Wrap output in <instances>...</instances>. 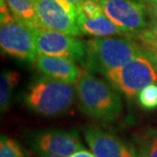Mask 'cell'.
<instances>
[{"label": "cell", "mask_w": 157, "mask_h": 157, "mask_svg": "<svg viewBox=\"0 0 157 157\" xmlns=\"http://www.w3.org/2000/svg\"><path fill=\"white\" fill-rule=\"evenodd\" d=\"M140 105L146 109H154L157 107V85L151 84L146 86L139 94Z\"/></svg>", "instance_id": "18"}, {"label": "cell", "mask_w": 157, "mask_h": 157, "mask_svg": "<svg viewBox=\"0 0 157 157\" xmlns=\"http://www.w3.org/2000/svg\"><path fill=\"white\" fill-rule=\"evenodd\" d=\"M81 111L90 117L112 121L122 112V101L111 84L88 73H81L75 83Z\"/></svg>", "instance_id": "1"}, {"label": "cell", "mask_w": 157, "mask_h": 157, "mask_svg": "<svg viewBox=\"0 0 157 157\" xmlns=\"http://www.w3.org/2000/svg\"><path fill=\"white\" fill-rule=\"evenodd\" d=\"M39 157H61L59 155H40Z\"/></svg>", "instance_id": "24"}, {"label": "cell", "mask_w": 157, "mask_h": 157, "mask_svg": "<svg viewBox=\"0 0 157 157\" xmlns=\"http://www.w3.org/2000/svg\"><path fill=\"white\" fill-rule=\"evenodd\" d=\"M29 145L39 155H55L68 157L85 149L76 131L63 129H44L29 136Z\"/></svg>", "instance_id": "9"}, {"label": "cell", "mask_w": 157, "mask_h": 157, "mask_svg": "<svg viewBox=\"0 0 157 157\" xmlns=\"http://www.w3.org/2000/svg\"><path fill=\"white\" fill-rule=\"evenodd\" d=\"M152 19H157V0H142Z\"/></svg>", "instance_id": "21"}, {"label": "cell", "mask_w": 157, "mask_h": 157, "mask_svg": "<svg viewBox=\"0 0 157 157\" xmlns=\"http://www.w3.org/2000/svg\"><path fill=\"white\" fill-rule=\"evenodd\" d=\"M34 33L38 55L64 57L74 62L85 61L86 42L75 36L44 27L34 30Z\"/></svg>", "instance_id": "8"}, {"label": "cell", "mask_w": 157, "mask_h": 157, "mask_svg": "<svg viewBox=\"0 0 157 157\" xmlns=\"http://www.w3.org/2000/svg\"><path fill=\"white\" fill-rule=\"evenodd\" d=\"M94 1H99V0H94Z\"/></svg>", "instance_id": "25"}, {"label": "cell", "mask_w": 157, "mask_h": 157, "mask_svg": "<svg viewBox=\"0 0 157 157\" xmlns=\"http://www.w3.org/2000/svg\"><path fill=\"white\" fill-rule=\"evenodd\" d=\"M103 75L128 99L135 98L146 86L157 82L156 72L142 51L122 67L107 71Z\"/></svg>", "instance_id": "4"}, {"label": "cell", "mask_w": 157, "mask_h": 157, "mask_svg": "<svg viewBox=\"0 0 157 157\" xmlns=\"http://www.w3.org/2000/svg\"><path fill=\"white\" fill-rule=\"evenodd\" d=\"M37 17L42 27L79 36L77 8L69 0H34Z\"/></svg>", "instance_id": "6"}, {"label": "cell", "mask_w": 157, "mask_h": 157, "mask_svg": "<svg viewBox=\"0 0 157 157\" xmlns=\"http://www.w3.org/2000/svg\"><path fill=\"white\" fill-rule=\"evenodd\" d=\"M142 52L151 62L157 73V47H144L142 49Z\"/></svg>", "instance_id": "20"}, {"label": "cell", "mask_w": 157, "mask_h": 157, "mask_svg": "<svg viewBox=\"0 0 157 157\" xmlns=\"http://www.w3.org/2000/svg\"><path fill=\"white\" fill-rule=\"evenodd\" d=\"M0 157H25L22 147L17 141L6 135L0 139Z\"/></svg>", "instance_id": "17"}, {"label": "cell", "mask_w": 157, "mask_h": 157, "mask_svg": "<svg viewBox=\"0 0 157 157\" xmlns=\"http://www.w3.org/2000/svg\"><path fill=\"white\" fill-rule=\"evenodd\" d=\"M133 39L140 41L144 47H157V19H151L140 33Z\"/></svg>", "instance_id": "16"}, {"label": "cell", "mask_w": 157, "mask_h": 157, "mask_svg": "<svg viewBox=\"0 0 157 157\" xmlns=\"http://www.w3.org/2000/svg\"><path fill=\"white\" fill-rule=\"evenodd\" d=\"M0 45L6 54L23 61L33 62L38 56L34 31L15 17L1 22Z\"/></svg>", "instance_id": "7"}, {"label": "cell", "mask_w": 157, "mask_h": 157, "mask_svg": "<svg viewBox=\"0 0 157 157\" xmlns=\"http://www.w3.org/2000/svg\"><path fill=\"white\" fill-rule=\"evenodd\" d=\"M77 24L80 32L97 38L123 35L116 25L104 14L95 18L86 17L80 9L77 10Z\"/></svg>", "instance_id": "12"}, {"label": "cell", "mask_w": 157, "mask_h": 157, "mask_svg": "<svg viewBox=\"0 0 157 157\" xmlns=\"http://www.w3.org/2000/svg\"><path fill=\"white\" fill-rule=\"evenodd\" d=\"M19 80V74L15 71L5 70L0 77V108L1 112H6L9 109L10 101L13 90L17 86Z\"/></svg>", "instance_id": "14"}, {"label": "cell", "mask_w": 157, "mask_h": 157, "mask_svg": "<svg viewBox=\"0 0 157 157\" xmlns=\"http://www.w3.org/2000/svg\"><path fill=\"white\" fill-rule=\"evenodd\" d=\"M84 136L96 157H140L134 147L98 127L86 128Z\"/></svg>", "instance_id": "10"}, {"label": "cell", "mask_w": 157, "mask_h": 157, "mask_svg": "<svg viewBox=\"0 0 157 157\" xmlns=\"http://www.w3.org/2000/svg\"><path fill=\"white\" fill-rule=\"evenodd\" d=\"M35 67L46 77L75 84L81 71L73 60L64 57L38 55L35 59Z\"/></svg>", "instance_id": "11"}, {"label": "cell", "mask_w": 157, "mask_h": 157, "mask_svg": "<svg viewBox=\"0 0 157 157\" xmlns=\"http://www.w3.org/2000/svg\"><path fill=\"white\" fill-rule=\"evenodd\" d=\"M76 95V90L72 84L45 76L29 86L24 101L36 113L56 116L66 113L73 106Z\"/></svg>", "instance_id": "2"}, {"label": "cell", "mask_w": 157, "mask_h": 157, "mask_svg": "<svg viewBox=\"0 0 157 157\" xmlns=\"http://www.w3.org/2000/svg\"><path fill=\"white\" fill-rule=\"evenodd\" d=\"M137 152L140 157H157V131L148 129L137 136Z\"/></svg>", "instance_id": "15"}, {"label": "cell", "mask_w": 157, "mask_h": 157, "mask_svg": "<svg viewBox=\"0 0 157 157\" xmlns=\"http://www.w3.org/2000/svg\"><path fill=\"white\" fill-rule=\"evenodd\" d=\"M99 3L105 15L129 38L133 39L149 22L142 0H99Z\"/></svg>", "instance_id": "5"}, {"label": "cell", "mask_w": 157, "mask_h": 157, "mask_svg": "<svg viewBox=\"0 0 157 157\" xmlns=\"http://www.w3.org/2000/svg\"><path fill=\"white\" fill-rule=\"evenodd\" d=\"M69 1H70L73 6L77 8V10H78V8H79V6H80V5L82 4V2H83L84 0H69Z\"/></svg>", "instance_id": "23"}, {"label": "cell", "mask_w": 157, "mask_h": 157, "mask_svg": "<svg viewBox=\"0 0 157 157\" xmlns=\"http://www.w3.org/2000/svg\"><path fill=\"white\" fill-rule=\"evenodd\" d=\"M14 17L33 30L41 28L34 6V0H6Z\"/></svg>", "instance_id": "13"}, {"label": "cell", "mask_w": 157, "mask_h": 157, "mask_svg": "<svg viewBox=\"0 0 157 157\" xmlns=\"http://www.w3.org/2000/svg\"><path fill=\"white\" fill-rule=\"evenodd\" d=\"M78 9L83 11L86 17L92 18H95L104 14L99 1L94 0H84Z\"/></svg>", "instance_id": "19"}, {"label": "cell", "mask_w": 157, "mask_h": 157, "mask_svg": "<svg viewBox=\"0 0 157 157\" xmlns=\"http://www.w3.org/2000/svg\"><path fill=\"white\" fill-rule=\"evenodd\" d=\"M68 157H96L93 153H91L89 151H86L85 149L82 150H78V151L75 152L74 154L71 155L70 156Z\"/></svg>", "instance_id": "22"}, {"label": "cell", "mask_w": 157, "mask_h": 157, "mask_svg": "<svg viewBox=\"0 0 157 157\" xmlns=\"http://www.w3.org/2000/svg\"><path fill=\"white\" fill-rule=\"evenodd\" d=\"M142 49L132 38L101 37L86 42V67L90 73H104L122 67Z\"/></svg>", "instance_id": "3"}]
</instances>
